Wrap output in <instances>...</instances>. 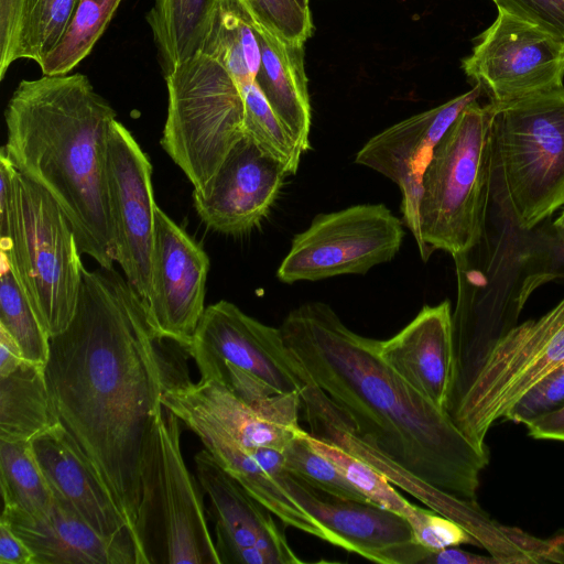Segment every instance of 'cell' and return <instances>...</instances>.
<instances>
[{
  "label": "cell",
  "mask_w": 564,
  "mask_h": 564,
  "mask_svg": "<svg viewBox=\"0 0 564 564\" xmlns=\"http://www.w3.org/2000/svg\"><path fill=\"white\" fill-rule=\"evenodd\" d=\"M163 340L126 278L113 268L84 269L73 319L51 338L45 365L59 423L109 489L131 533L144 446L163 414Z\"/></svg>",
  "instance_id": "cell-1"
},
{
  "label": "cell",
  "mask_w": 564,
  "mask_h": 564,
  "mask_svg": "<svg viewBox=\"0 0 564 564\" xmlns=\"http://www.w3.org/2000/svg\"><path fill=\"white\" fill-rule=\"evenodd\" d=\"M280 330L307 379L355 433L430 486L476 501L489 452L381 358L379 340L352 332L323 302L295 307Z\"/></svg>",
  "instance_id": "cell-2"
},
{
  "label": "cell",
  "mask_w": 564,
  "mask_h": 564,
  "mask_svg": "<svg viewBox=\"0 0 564 564\" xmlns=\"http://www.w3.org/2000/svg\"><path fill=\"white\" fill-rule=\"evenodd\" d=\"M116 111L79 73L20 82L4 111L13 166L58 204L82 253L112 269L107 149Z\"/></svg>",
  "instance_id": "cell-3"
},
{
  "label": "cell",
  "mask_w": 564,
  "mask_h": 564,
  "mask_svg": "<svg viewBox=\"0 0 564 564\" xmlns=\"http://www.w3.org/2000/svg\"><path fill=\"white\" fill-rule=\"evenodd\" d=\"M492 105L491 196L529 231L564 207V86Z\"/></svg>",
  "instance_id": "cell-4"
},
{
  "label": "cell",
  "mask_w": 564,
  "mask_h": 564,
  "mask_svg": "<svg viewBox=\"0 0 564 564\" xmlns=\"http://www.w3.org/2000/svg\"><path fill=\"white\" fill-rule=\"evenodd\" d=\"M494 105L469 104L435 147L422 180L419 250L453 257L471 251L485 231L491 196Z\"/></svg>",
  "instance_id": "cell-5"
},
{
  "label": "cell",
  "mask_w": 564,
  "mask_h": 564,
  "mask_svg": "<svg viewBox=\"0 0 564 564\" xmlns=\"http://www.w3.org/2000/svg\"><path fill=\"white\" fill-rule=\"evenodd\" d=\"M181 420L167 411L148 437L132 536L137 564H220L197 481L181 451Z\"/></svg>",
  "instance_id": "cell-6"
},
{
  "label": "cell",
  "mask_w": 564,
  "mask_h": 564,
  "mask_svg": "<svg viewBox=\"0 0 564 564\" xmlns=\"http://www.w3.org/2000/svg\"><path fill=\"white\" fill-rule=\"evenodd\" d=\"M54 337L73 319L83 280L75 231L54 198L15 169L9 249L1 250Z\"/></svg>",
  "instance_id": "cell-7"
},
{
  "label": "cell",
  "mask_w": 564,
  "mask_h": 564,
  "mask_svg": "<svg viewBox=\"0 0 564 564\" xmlns=\"http://www.w3.org/2000/svg\"><path fill=\"white\" fill-rule=\"evenodd\" d=\"M165 77L167 116L161 145L204 196L231 148L245 133L239 85L215 59H185Z\"/></svg>",
  "instance_id": "cell-8"
},
{
  "label": "cell",
  "mask_w": 564,
  "mask_h": 564,
  "mask_svg": "<svg viewBox=\"0 0 564 564\" xmlns=\"http://www.w3.org/2000/svg\"><path fill=\"white\" fill-rule=\"evenodd\" d=\"M564 364V297L538 319L509 329L460 400L446 413L481 451L490 427L536 383Z\"/></svg>",
  "instance_id": "cell-9"
},
{
  "label": "cell",
  "mask_w": 564,
  "mask_h": 564,
  "mask_svg": "<svg viewBox=\"0 0 564 564\" xmlns=\"http://www.w3.org/2000/svg\"><path fill=\"white\" fill-rule=\"evenodd\" d=\"M403 223L383 204H361L314 217L294 236L276 278L292 284L343 274H366L391 261L404 238Z\"/></svg>",
  "instance_id": "cell-10"
},
{
  "label": "cell",
  "mask_w": 564,
  "mask_h": 564,
  "mask_svg": "<svg viewBox=\"0 0 564 564\" xmlns=\"http://www.w3.org/2000/svg\"><path fill=\"white\" fill-rule=\"evenodd\" d=\"M466 76L496 105L563 87L564 42L543 29L498 11L462 61Z\"/></svg>",
  "instance_id": "cell-11"
},
{
  "label": "cell",
  "mask_w": 564,
  "mask_h": 564,
  "mask_svg": "<svg viewBox=\"0 0 564 564\" xmlns=\"http://www.w3.org/2000/svg\"><path fill=\"white\" fill-rule=\"evenodd\" d=\"M152 165L131 132L117 119L107 149L109 207L116 262L147 303L155 227Z\"/></svg>",
  "instance_id": "cell-12"
},
{
  "label": "cell",
  "mask_w": 564,
  "mask_h": 564,
  "mask_svg": "<svg viewBox=\"0 0 564 564\" xmlns=\"http://www.w3.org/2000/svg\"><path fill=\"white\" fill-rule=\"evenodd\" d=\"M184 350L197 369L228 362L282 394H301L307 386L304 369L288 349L280 327L265 325L225 300L205 308Z\"/></svg>",
  "instance_id": "cell-13"
},
{
  "label": "cell",
  "mask_w": 564,
  "mask_h": 564,
  "mask_svg": "<svg viewBox=\"0 0 564 564\" xmlns=\"http://www.w3.org/2000/svg\"><path fill=\"white\" fill-rule=\"evenodd\" d=\"M271 476L326 529L335 546L382 564H421L429 552L416 543L410 522L398 512L330 495L290 474L284 466Z\"/></svg>",
  "instance_id": "cell-14"
},
{
  "label": "cell",
  "mask_w": 564,
  "mask_h": 564,
  "mask_svg": "<svg viewBox=\"0 0 564 564\" xmlns=\"http://www.w3.org/2000/svg\"><path fill=\"white\" fill-rule=\"evenodd\" d=\"M209 265L200 245L156 206L147 305L162 338L183 348L191 344L206 308Z\"/></svg>",
  "instance_id": "cell-15"
},
{
  "label": "cell",
  "mask_w": 564,
  "mask_h": 564,
  "mask_svg": "<svg viewBox=\"0 0 564 564\" xmlns=\"http://www.w3.org/2000/svg\"><path fill=\"white\" fill-rule=\"evenodd\" d=\"M207 497L220 564H301L272 512L226 473L205 448L194 456Z\"/></svg>",
  "instance_id": "cell-16"
},
{
  "label": "cell",
  "mask_w": 564,
  "mask_h": 564,
  "mask_svg": "<svg viewBox=\"0 0 564 564\" xmlns=\"http://www.w3.org/2000/svg\"><path fill=\"white\" fill-rule=\"evenodd\" d=\"M481 93V87L474 85L463 95L394 123L369 139L356 154L357 164L382 174L399 186L403 223L411 230L419 250L422 247L419 206L425 169L440 140Z\"/></svg>",
  "instance_id": "cell-17"
},
{
  "label": "cell",
  "mask_w": 564,
  "mask_h": 564,
  "mask_svg": "<svg viewBox=\"0 0 564 564\" xmlns=\"http://www.w3.org/2000/svg\"><path fill=\"white\" fill-rule=\"evenodd\" d=\"M288 175L278 160L245 134L228 152L206 195L193 194L195 210L214 231L245 235L267 217Z\"/></svg>",
  "instance_id": "cell-18"
},
{
  "label": "cell",
  "mask_w": 564,
  "mask_h": 564,
  "mask_svg": "<svg viewBox=\"0 0 564 564\" xmlns=\"http://www.w3.org/2000/svg\"><path fill=\"white\" fill-rule=\"evenodd\" d=\"M307 383L301 400L312 436L330 442L364 460L429 509L458 522L474 538L482 532L489 516L477 501L442 491L399 467L355 433L343 412L319 388L310 380Z\"/></svg>",
  "instance_id": "cell-19"
},
{
  "label": "cell",
  "mask_w": 564,
  "mask_h": 564,
  "mask_svg": "<svg viewBox=\"0 0 564 564\" xmlns=\"http://www.w3.org/2000/svg\"><path fill=\"white\" fill-rule=\"evenodd\" d=\"M0 522L30 549L33 564H137L133 542L100 535L56 495L40 514L3 506Z\"/></svg>",
  "instance_id": "cell-20"
},
{
  "label": "cell",
  "mask_w": 564,
  "mask_h": 564,
  "mask_svg": "<svg viewBox=\"0 0 564 564\" xmlns=\"http://www.w3.org/2000/svg\"><path fill=\"white\" fill-rule=\"evenodd\" d=\"M31 446L54 495L100 535L134 543L109 489L61 423L34 437Z\"/></svg>",
  "instance_id": "cell-21"
},
{
  "label": "cell",
  "mask_w": 564,
  "mask_h": 564,
  "mask_svg": "<svg viewBox=\"0 0 564 564\" xmlns=\"http://www.w3.org/2000/svg\"><path fill=\"white\" fill-rule=\"evenodd\" d=\"M449 301L425 305L400 332L378 341L381 358L408 383L445 411L453 373Z\"/></svg>",
  "instance_id": "cell-22"
},
{
  "label": "cell",
  "mask_w": 564,
  "mask_h": 564,
  "mask_svg": "<svg viewBox=\"0 0 564 564\" xmlns=\"http://www.w3.org/2000/svg\"><path fill=\"white\" fill-rule=\"evenodd\" d=\"M220 467L286 525L334 544L332 535L301 508L250 452L217 426L192 415L177 416Z\"/></svg>",
  "instance_id": "cell-23"
},
{
  "label": "cell",
  "mask_w": 564,
  "mask_h": 564,
  "mask_svg": "<svg viewBox=\"0 0 564 564\" xmlns=\"http://www.w3.org/2000/svg\"><path fill=\"white\" fill-rule=\"evenodd\" d=\"M254 28L261 52L254 82L303 153L311 148L312 123L304 45L284 42L256 22Z\"/></svg>",
  "instance_id": "cell-24"
},
{
  "label": "cell",
  "mask_w": 564,
  "mask_h": 564,
  "mask_svg": "<svg viewBox=\"0 0 564 564\" xmlns=\"http://www.w3.org/2000/svg\"><path fill=\"white\" fill-rule=\"evenodd\" d=\"M57 423L44 365L24 360L0 377L1 441L31 442Z\"/></svg>",
  "instance_id": "cell-25"
},
{
  "label": "cell",
  "mask_w": 564,
  "mask_h": 564,
  "mask_svg": "<svg viewBox=\"0 0 564 564\" xmlns=\"http://www.w3.org/2000/svg\"><path fill=\"white\" fill-rule=\"evenodd\" d=\"M220 0H154L147 14L162 73L200 52Z\"/></svg>",
  "instance_id": "cell-26"
},
{
  "label": "cell",
  "mask_w": 564,
  "mask_h": 564,
  "mask_svg": "<svg viewBox=\"0 0 564 564\" xmlns=\"http://www.w3.org/2000/svg\"><path fill=\"white\" fill-rule=\"evenodd\" d=\"M200 53L218 62L239 87L254 82L260 45L254 20L240 0H220Z\"/></svg>",
  "instance_id": "cell-27"
},
{
  "label": "cell",
  "mask_w": 564,
  "mask_h": 564,
  "mask_svg": "<svg viewBox=\"0 0 564 564\" xmlns=\"http://www.w3.org/2000/svg\"><path fill=\"white\" fill-rule=\"evenodd\" d=\"M0 478L3 506L40 514L53 501L52 488L34 455L31 442L0 440Z\"/></svg>",
  "instance_id": "cell-28"
},
{
  "label": "cell",
  "mask_w": 564,
  "mask_h": 564,
  "mask_svg": "<svg viewBox=\"0 0 564 564\" xmlns=\"http://www.w3.org/2000/svg\"><path fill=\"white\" fill-rule=\"evenodd\" d=\"M123 0H78L56 47L39 65L43 75H65L94 48Z\"/></svg>",
  "instance_id": "cell-29"
},
{
  "label": "cell",
  "mask_w": 564,
  "mask_h": 564,
  "mask_svg": "<svg viewBox=\"0 0 564 564\" xmlns=\"http://www.w3.org/2000/svg\"><path fill=\"white\" fill-rule=\"evenodd\" d=\"M0 327L14 338L25 361L46 365L51 337L3 254L0 273Z\"/></svg>",
  "instance_id": "cell-30"
},
{
  "label": "cell",
  "mask_w": 564,
  "mask_h": 564,
  "mask_svg": "<svg viewBox=\"0 0 564 564\" xmlns=\"http://www.w3.org/2000/svg\"><path fill=\"white\" fill-rule=\"evenodd\" d=\"M245 106V133L278 160L289 175L297 172L302 151L280 121L262 91L251 82L240 86Z\"/></svg>",
  "instance_id": "cell-31"
},
{
  "label": "cell",
  "mask_w": 564,
  "mask_h": 564,
  "mask_svg": "<svg viewBox=\"0 0 564 564\" xmlns=\"http://www.w3.org/2000/svg\"><path fill=\"white\" fill-rule=\"evenodd\" d=\"M78 0H26L17 59L39 65L65 34Z\"/></svg>",
  "instance_id": "cell-32"
},
{
  "label": "cell",
  "mask_w": 564,
  "mask_h": 564,
  "mask_svg": "<svg viewBox=\"0 0 564 564\" xmlns=\"http://www.w3.org/2000/svg\"><path fill=\"white\" fill-rule=\"evenodd\" d=\"M306 440L315 452L334 463L344 477L370 502L398 512L406 519L413 514L416 506L410 503L382 474L367 463L330 442L312 436L308 432Z\"/></svg>",
  "instance_id": "cell-33"
},
{
  "label": "cell",
  "mask_w": 564,
  "mask_h": 564,
  "mask_svg": "<svg viewBox=\"0 0 564 564\" xmlns=\"http://www.w3.org/2000/svg\"><path fill=\"white\" fill-rule=\"evenodd\" d=\"M306 431L292 438L282 449L285 469L308 485L339 498L370 502L328 458L315 452Z\"/></svg>",
  "instance_id": "cell-34"
},
{
  "label": "cell",
  "mask_w": 564,
  "mask_h": 564,
  "mask_svg": "<svg viewBox=\"0 0 564 564\" xmlns=\"http://www.w3.org/2000/svg\"><path fill=\"white\" fill-rule=\"evenodd\" d=\"M256 23L280 40L304 45L312 35L313 22L310 9L297 0H240Z\"/></svg>",
  "instance_id": "cell-35"
},
{
  "label": "cell",
  "mask_w": 564,
  "mask_h": 564,
  "mask_svg": "<svg viewBox=\"0 0 564 564\" xmlns=\"http://www.w3.org/2000/svg\"><path fill=\"white\" fill-rule=\"evenodd\" d=\"M524 261L529 263L528 274L516 296L520 311L535 289L551 281L564 280V241L545 232L538 247L524 256Z\"/></svg>",
  "instance_id": "cell-36"
},
{
  "label": "cell",
  "mask_w": 564,
  "mask_h": 564,
  "mask_svg": "<svg viewBox=\"0 0 564 564\" xmlns=\"http://www.w3.org/2000/svg\"><path fill=\"white\" fill-rule=\"evenodd\" d=\"M416 543L429 551H438L462 544L478 545L476 539L458 522L431 509L416 506L408 519Z\"/></svg>",
  "instance_id": "cell-37"
},
{
  "label": "cell",
  "mask_w": 564,
  "mask_h": 564,
  "mask_svg": "<svg viewBox=\"0 0 564 564\" xmlns=\"http://www.w3.org/2000/svg\"><path fill=\"white\" fill-rule=\"evenodd\" d=\"M564 404V364L529 390L505 419L527 425Z\"/></svg>",
  "instance_id": "cell-38"
},
{
  "label": "cell",
  "mask_w": 564,
  "mask_h": 564,
  "mask_svg": "<svg viewBox=\"0 0 564 564\" xmlns=\"http://www.w3.org/2000/svg\"><path fill=\"white\" fill-rule=\"evenodd\" d=\"M498 11L534 24L564 42V0H492Z\"/></svg>",
  "instance_id": "cell-39"
},
{
  "label": "cell",
  "mask_w": 564,
  "mask_h": 564,
  "mask_svg": "<svg viewBox=\"0 0 564 564\" xmlns=\"http://www.w3.org/2000/svg\"><path fill=\"white\" fill-rule=\"evenodd\" d=\"M26 0H0V79L17 61Z\"/></svg>",
  "instance_id": "cell-40"
},
{
  "label": "cell",
  "mask_w": 564,
  "mask_h": 564,
  "mask_svg": "<svg viewBox=\"0 0 564 564\" xmlns=\"http://www.w3.org/2000/svg\"><path fill=\"white\" fill-rule=\"evenodd\" d=\"M15 167L4 148L0 150V248L9 249Z\"/></svg>",
  "instance_id": "cell-41"
},
{
  "label": "cell",
  "mask_w": 564,
  "mask_h": 564,
  "mask_svg": "<svg viewBox=\"0 0 564 564\" xmlns=\"http://www.w3.org/2000/svg\"><path fill=\"white\" fill-rule=\"evenodd\" d=\"M421 564H503L492 555L474 554L457 546L429 551Z\"/></svg>",
  "instance_id": "cell-42"
},
{
  "label": "cell",
  "mask_w": 564,
  "mask_h": 564,
  "mask_svg": "<svg viewBox=\"0 0 564 564\" xmlns=\"http://www.w3.org/2000/svg\"><path fill=\"white\" fill-rule=\"evenodd\" d=\"M528 434L536 440H551L564 443V404L542 415L527 425Z\"/></svg>",
  "instance_id": "cell-43"
},
{
  "label": "cell",
  "mask_w": 564,
  "mask_h": 564,
  "mask_svg": "<svg viewBox=\"0 0 564 564\" xmlns=\"http://www.w3.org/2000/svg\"><path fill=\"white\" fill-rule=\"evenodd\" d=\"M0 564H33L30 549L0 522Z\"/></svg>",
  "instance_id": "cell-44"
},
{
  "label": "cell",
  "mask_w": 564,
  "mask_h": 564,
  "mask_svg": "<svg viewBox=\"0 0 564 564\" xmlns=\"http://www.w3.org/2000/svg\"><path fill=\"white\" fill-rule=\"evenodd\" d=\"M23 361L22 351L14 338L0 327V377L13 372Z\"/></svg>",
  "instance_id": "cell-45"
},
{
  "label": "cell",
  "mask_w": 564,
  "mask_h": 564,
  "mask_svg": "<svg viewBox=\"0 0 564 564\" xmlns=\"http://www.w3.org/2000/svg\"><path fill=\"white\" fill-rule=\"evenodd\" d=\"M552 231L549 232L553 238L564 241V209L561 215L553 221Z\"/></svg>",
  "instance_id": "cell-46"
},
{
  "label": "cell",
  "mask_w": 564,
  "mask_h": 564,
  "mask_svg": "<svg viewBox=\"0 0 564 564\" xmlns=\"http://www.w3.org/2000/svg\"><path fill=\"white\" fill-rule=\"evenodd\" d=\"M297 1H299V3H300L303 8H305V9H310V7H308V0H297Z\"/></svg>",
  "instance_id": "cell-47"
}]
</instances>
